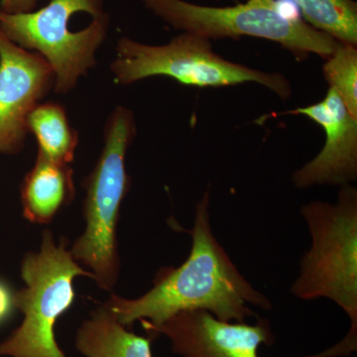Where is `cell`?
Masks as SVG:
<instances>
[{"label":"cell","mask_w":357,"mask_h":357,"mask_svg":"<svg viewBox=\"0 0 357 357\" xmlns=\"http://www.w3.org/2000/svg\"><path fill=\"white\" fill-rule=\"evenodd\" d=\"M211 192L206 190L196 206L195 223L189 234V257L178 267H165L155 275L153 286L136 299L112 294L103 303L122 325L130 328L137 321L158 326L184 311L204 310L225 321L246 323L257 317L250 306L273 307L271 300L256 290L239 272L211 227Z\"/></svg>","instance_id":"6da1fadb"},{"label":"cell","mask_w":357,"mask_h":357,"mask_svg":"<svg viewBox=\"0 0 357 357\" xmlns=\"http://www.w3.org/2000/svg\"><path fill=\"white\" fill-rule=\"evenodd\" d=\"M301 215L312 244L290 292L301 300L330 299L349 316V333L326 354L351 356L357 349V189L344 185L337 203L311 202L301 208Z\"/></svg>","instance_id":"7a4b0ae2"},{"label":"cell","mask_w":357,"mask_h":357,"mask_svg":"<svg viewBox=\"0 0 357 357\" xmlns=\"http://www.w3.org/2000/svg\"><path fill=\"white\" fill-rule=\"evenodd\" d=\"M136 133L132 110L115 107L105 121L102 153L83 182L86 229L70 248L74 259L91 270L98 287L109 292L121 272L117 223L121 204L130 191L126 160Z\"/></svg>","instance_id":"3957f363"},{"label":"cell","mask_w":357,"mask_h":357,"mask_svg":"<svg viewBox=\"0 0 357 357\" xmlns=\"http://www.w3.org/2000/svg\"><path fill=\"white\" fill-rule=\"evenodd\" d=\"M109 16L102 0H50L30 13L0 11V29L21 48L41 55L55 75L54 91L67 95L96 66Z\"/></svg>","instance_id":"277c9868"},{"label":"cell","mask_w":357,"mask_h":357,"mask_svg":"<svg viewBox=\"0 0 357 357\" xmlns=\"http://www.w3.org/2000/svg\"><path fill=\"white\" fill-rule=\"evenodd\" d=\"M24 287L15 293L16 310L23 321L0 342V357H67L55 337L56 324L75 302L77 277L93 275L82 267L68 248V239L56 243L50 230L42 234L38 251L21 261Z\"/></svg>","instance_id":"5b68a950"},{"label":"cell","mask_w":357,"mask_h":357,"mask_svg":"<svg viewBox=\"0 0 357 357\" xmlns=\"http://www.w3.org/2000/svg\"><path fill=\"white\" fill-rule=\"evenodd\" d=\"M115 51L116 57L110 64V72L119 86L164 76L198 88L259 84L283 100L292 95L290 82L283 75L225 60L213 52L211 40L192 33L183 32L164 45L143 44L121 37Z\"/></svg>","instance_id":"8992f818"},{"label":"cell","mask_w":357,"mask_h":357,"mask_svg":"<svg viewBox=\"0 0 357 357\" xmlns=\"http://www.w3.org/2000/svg\"><path fill=\"white\" fill-rule=\"evenodd\" d=\"M167 24L208 40L248 36L280 44L297 58L310 54L328 59L340 42L300 18L286 13L275 0L211 7L184 0H140Z\"/></svg>","instance_id":"52a82bcc"},{"label":"cell","mask_w":357,"mask_h":357,"mask_svg":"<svg viewBox=\"0 0 357 357\" xmlns=\"http://www.w3.org/2000/svg\"><path fill=\"white\" fill-rule=\"evenodd\" d=\"M140 323L148 337L168 338L171 349L181 357H260L261 345L272 347L276 342L271 324L260 317L255 325H248L192 310L177 312L158 326Z\"/></svg>","instance_id":"ba28073f"},{"label":"cell","mask_w":357,"mask_h":357,"mask_svg":"<svg viewBox=\"0 0 357 357\" xmlns=\"http://www.w3.org/2000/svg\"><path fill=\"white\" fill-rule=\"evenodd\" d=\"M54 84L48 62L13 43L0 29V155L24 149L28 116L54 91Z\"/></svg>","instance_id":"9c48e42d"},{"label":"cell","mask_w":357,"mask_h":357,"mask_svg":"<svg viewBox=\"0 0 357 357\" xmlns=\"http://www.w3.org/2000/svg\"><path fill=\"white\" fill-rule=\"evenodd\" d=\"M289 114L304 115L319 124L326 133L321 152L294 172L292 181L296 187H344L356 181L357 119L349 114L337 91L328 88L321 102Z\"/></svg>","instance_id":"30bf717a"},{"label":"cell","mask_w":357,"mask_h":357,"mask_svg":"<svg viewBox=\"0 0 357 357\" xmlns=\"http://www.w3.org/2000/svg\"><path fill=\"white\" fill-rule=\"evenodd\" d=\"M74 169L37 153L20 187L23 217L35 225H49L75 199Z\"/></svg>","instance_id":"8fae6325"},{"label":"cell","mask_w":357,"mask_h":357,"mask_svg":"<svg viewBox=\"0 0 357 357\" xmlns=\"http://www.w3.org/2000/svg\"><path fill=\"white\" fill-rule=\"evenodd\" d=\"M153 340L129 331L100 304L77 328L75 345L86 357H152Z\"/></svg>","instance_id":"7c38bea8"},{"label":"cell","mask_w":357,"mask_h":357,"mask_svg":"<svg viewBox=\"0 0 357 357\" xmlns=\"http://www.w3.org/2000/svg\"><path fill=\"white\" fill-rule=\"evenodd\" d=\"M27 128L36 138L39 153L56 163L72 165L79 137L62 105L38 103L28 116Z\"/></svg>","instance_id":"4fadbf2b"},{"label":"cell","mask_w":357,"mask_h":357,"mask_svg":"<svg viewBox=\"0 0 357 357\" xmlns=\"http://www.w3.org/2000/svg\"><path fill=\"white\" fill-rule=\"evenodd\" d=\"M307 25L357 47V4L352 0H290Z\"/></svg>","instance_id":"5bb4252c"},{"label":"cell","mask_w":357,"mask_h":357,"mask_svg":"<svg viewBox=\"0 0 357 357\" xmlns=\"http://www.w3.org/2000/svg\"><path fill=\"white\" fill-rule=\"evenodd\" d=\"M323 66L330 89L337 91L354 119H357V49L340 44Z\"/></svg>","instance_id":"9a60e30c"},{"label":"cell","mask_w":357,"mask_h":357,"mask_svg":"<svg viewBox=\"0 0 357 357\" xmlns=\"http://www.w3.org/2000/svg\"><path fill=\"white\" fill-rule=\"evenodd\" d=\"M15 293L6 281L0 279V326L13 316L15 307Z\"/></svg>","instance_id":"2e32d148"},{"label":"cell","mask_w":357,"mask_h":357,"mask_svg":"<svg viewBox=\"0 0 357 357\" xmlns=\"http://www.w3.org/2000/svg\"><path fill=\"white\" fill-rule=\"evenodd\" d=\"M42 0H0V11L9 14L25 13L35 10Z\"/></svg>","instance_id":"e0dca14e"}]
</instances>
